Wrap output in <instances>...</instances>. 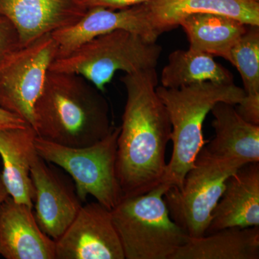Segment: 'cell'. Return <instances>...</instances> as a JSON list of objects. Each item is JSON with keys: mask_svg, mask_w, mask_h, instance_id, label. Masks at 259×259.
Here are the masks:
<instances>
[{"mask_svg": "<svg viewBox=\"0 0 259 259\" xmlns=\"http://www.w3.org/2000/svg\"><path fill=\"white\" fill-rule=\"evenodd\" d=\"M127 99L117 138L116 175L122 197H136L163 184L171 125L156 93V69L121 78Z\"/></svg>", "mask_w": 259, "mask_h": 259, "instance_id": "1", "label": "cell"}, {"mask_svg": "<svg viewBox=\"0 0 259 259\" xmlns=\"http://www.w3.org/2000/svg\"><path fill=\"white\" fill-rule=\"evenodd\" d=\"M101 92L79 74L49 70L34 105L37 136L70 147L101 141L113 127Z\"/></svg>", "mask_w": 259, "mask_h": 259, "instance_id": "2", "label": "cell"}, {"mask_svg": "<svg viewBox=\"0 0 259 259\" xmlns=\"http://www.w3.org/2000/svg\"><path fill=\"white\" fill-rule=\"evenodd\" d=\"M156 93L169 117L173 144L163 184L181 189L186 175L205 144L202 126L207 114L218 102L238 105L244 98L245 92L234 83L204 81L178 89L157 87Z\"/></svg>", "mask_w": 259, "mask_h": 259, "instance_id": "3", "label": "cell"}, {"mask_svg": "<svg viewBox=\"0 0 259 259\" xmlns=\"http://www.w3.org/2000/svg\"><path fill=\"white\" fill-rule=\"evenodd\" d=\"M169 186L122 198L111 210L125 259H171L190 237L174 222L163 199Z\"/></svg>", "mask_w": 259, "mask_h": 259, "instance_id": "4", "label": "cell"}, {"mask_svg": "<svg viewBox=\"0 0 259 259\" xmlns=\"http://www.w3.org/2000/svg\"><path fill=\"white\" fill-rule=\"evenodd\" d=\"M161 51L156 42L117 30L90 39L67 55L56 58L49 70L79 74L103 91L117 71L131 74L156 69Z\"/></svg>", "mask_w": 259, "mask_h": 259, "instance_id": "5", "label": "cell"}, {"mask_svg": "<svg viewBox=\"0 0 259 259\" xmlns=\"http://www.w3.org/2000/svg\"><path fill=\"white\" fill-rule=\"evenodd\" d=\"M120 131V126L113 127L101 141L83 147L55 144L37 136L35 147L46 161L69 174L81 202L91 195L112 210L123 198L115 166Z\"/></svg>", "mask_w": 259, "mask_h": 259, "instance_id": "6", "label": "cell"}, {"mask_svg": "<svg viewBox=\"0 0 259 259\" xmlns=\"http://www.w3.org/2000/svg\"><path fill=\"white\" fill-rule=\"evenodd\" d=\"M246 163L218 157L203 146L187 172L182 188L168 187L163 195L170 217L190 238L205 236L228 179Z\"/></svg>", "mask_w": 259, "mask_h": 259, "instance_id": "7", "label": "cell"}, {"mask_svg": "<svg viewBox=\"0 0 259 259\" xmlns=\"http://www.w3.org/2000/svg\"><path fill=\"white\" fill-rule=\"evenodd\" d=\"M57 56V44L51 33L5 56L0 61V108L33 127L34 105Z\"/></svg>", "mask_w": 259, "mask_h": 259, "instance_id": "8", "label": "cell"}, {"mask_svg": "<svg viewBox=\"0 0 259 259\" xmlns=\"http://www.w3.org/2000/svg\"><path fill=\"white\" fill-rule=\"evenodd\" d=\"M56 241V259H125L111 210L98 202L82 204Z\"/></svg>", "mask_w": 259, "mask_h": 259, "instance_id": "9", "label": "cell"}, {"mask_svg": "<svg viewBox=\"0 0 259 259\" xmlns=\"http://www.w3.org/2000/svg\"><path fill=\"white\" fill-rule=\"evenodd\" d=\"M30 177L34 187L35 215L42 231L59 239L82 206L74 184L38 154L32 160Z\"/></svg>", "mask_w": 259, "mask_h": 259, "instance_id": "10", "label": "cell"}, {"mask_svg": "<svg viewBox=\"0 0 259 259\" xmlns=\"http://www.w3.org/2000/svg\"><path fill=\"white\" fill-rule=\"evenodd\" d=\"M117 30L134 32L151 42H156L159 37L148 21L141 4L120 10L89 8L76 23L56 30L51 35L57 44L59 58L90 39Z\"/></svg>", "mask_w": 259, "mask_h": 259, "instance_id": "11", "label": "cell"}, {"mask_svg": "<svg viewBox=\"0 0 259 259\" xmlns=\"http://www.w3.org/2000/svg\"><path fill=\"white\" fill-rule=\"evenodd\" d=\"M86 12L78 0H0V16L14 25L22 47L73 25Z\"/></svg>", "mask_w": 259, "mask_h": 259, "instance_id": "12", "label": "cell"}, {"mask_svg": "<svg viewBox=\"0 0 259 259\" xmlns=\"http://www.w3.org/2000/svg\"><path fill=\"white\" fill-rule=\"evenodd\" d=\"M0 255L6 259H56V241L38 226L32 207L10 196L0 207Z\"/></svg>", "mask_w": 259, "mask_h": 259, "instance_id": "13", "label": "cell"}, {"mask_svg": "<svg viewBox=\"0 0 259 259\" xmlns=\"http://www.w3.org/2000/svg\"><path fill=\"white\" fill-rule=\"evenodd\" d=\"M259 226V163L243 165L226 181L205 235L225 228Z\"/></svg>", "mask_w": 259, "mask_h": 259, "instance_id": "14", "label": "cell"}, {"mask_svg": "<svg viewBox=\"0 0 259 259\" xmlns=\"http://www.w3.org/2000/svg\"><path fill=\"white\" fill-rule=\"evenodd\" d=\"M148 21L158 35L180 26L190 15L211 13L259 25V0H149L143 3Z\"/></svg>", "mask_w": 259, "mask_h": 259, "instance_id": "15", "label": "cell"}, {"mask_svg": "<svg viewBox=\"0 0 259 259\" xmlns=\"http://www.w3.org/2000/svg\"><path fill=\"white\" fill-rule=\"evenodd\" d=\"M37 134L30 125L0 130L1 177L8 194L15 202L33 207L34 187L30 177L32 160L37 154Z\"/></svg>", "mask_w": 259, "mask_h": 259, "instance_id": "16", "label": "cell"}, {"mask_svg": "<svg viewBox=\"0 0 259 259\" xmlns=\"http://www.w3.org/2000/svg\"><path fill=\"white\" fill-rule=\"evenodd\" d=\"M214 137L205 146L218 157L234 158L244 163L259 162V125L245 120L236 105L218 102L211 110Z\"/></svg>", "mask_w": 259, "mask_h": 259, "instance_id": "17", "label": "cell"}, {"mask_svg": "<svg viewBox=\"0 0 259 259\" xmlns=\"http://www.w3.org/2000/svg\"><path fill=\"white\" fill-rule=\"evenodd\" d=\"M259 226L225 228L190 238L171 259H258Z\"/></svg>", "mask_w": 259, "mask_h": 259, "instance_id": "18", "label": "cell"}, {"mask_svg": "<svg viewBox=\"0 0 259 259\" xmlns=\"http://www.w3.org/2000/svg\"><path fill=\"white\" fill-rule=\"evenodd\" d=\"M180 26L190 41V49L231 62V51L249 25L225 15L199 13L182 19Z\"/></svg>", "mask_w": 259, "mask_h": 259, "instance_id": "19", "label": "cell"}, {"mask_svg": "<svg viewBox=\"0 0 259 259\" xmlns=\"http://www.w3.org/2000/svg\"><path fill=\"white\" fill-rule=\"evenodd\" d=\"M234 77L229 70L216 62L213 56L191 50H177L168 56L161 71L163 88L178 89L194 83L211 81L231 83Z\"/></svg>", "mask_w": 259, "mask_h": 259, "instance_id": "20", "label": "cell"}, {"mask_svg": "<svg viewBox=\"0 0 259 259\" xmlns=\"http://www.w3.org/2000/svg\"><path fill=\"white\" fill-rule=\"evenodd\" d=\"M231 62L241 74L245 97L237 112L250 123L259 125V25H249L231 51Z\"/></svg>", "mask_w": 259, "mask_h": 259, "instance_id": "21", "label": "cell"}, {"mask_svg": "<svg viewBox=\"0 0 259 259\" xmlns=\"http://www.w3.org/2000/svg\"><path fill=\"white\" fill-rule=\"evenodd\" d=\"M20 47V37L14 25L5 17L0 16V61Z\"/></svg>", "mask_w": 259, "mask_h": 259, "instance_id": "22", "label": "cell"}, {"mask_svg": "<svg viewBox=\"0 0 259 259\" xmlns=\"http://www.w3.org/2000/svg\"><path fill=\"white\" fill-rule=\"evenodd\" d=\"M80 4L82 5L87 10L89 8H107L111 10L125 9L131 8L149 0H78Z\"/></svg>", "mask_w": 259, "mask_h": 259, "instance_id": "23", "label": "cell"}, {"mask_svg": "<svg viewBox=\"0 0 259 259\" xmlns=\"http://www.w3.org/2000/svg\"><path fill=\"white\" fill-rule=\"evenodd\" d=\"M28 125H30L18 116L0 108V130L24 127Z\"/></svg>", "mask_w": 259, "mask_h": 259, "instance_id": "24", "label": "cell"}, {"mask_svg": "<svg viewBox=\"0 0 259 259\" xmlns=\"http://www.w3.org/2000/svg\"><path fill=\"white\" fill-rule=\"evenodd\" d=\"M9 196L8 190H7L3 180L0 177V207H1L2 204L4 202L5 199L8 198Z\"/></svg>", "mask_w": 259, "mask_h": 259, "instance_id": "25", "label": "cell"}]
</instances>
